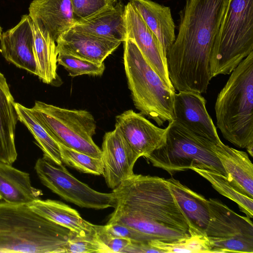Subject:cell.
<instances>
[{"label":"cell","mask_w":253,"mask_h":253,"mask_svg":"<svg viewBox=\"0 0 253 253\" xmlns=\"http://www.w3.org/2000/svg\"><path fill=\"white\" fill-rule=\"evenodd\" d=\"M230 0H186L179 12L178 33L167 54L175 90L202 94L212 79L210 60L213 42Z\"/></svg>","instance_id":"1"},{"label":"cell","mask_w":253,"mask_h":253,"mask_svg":"<svg viewBox=\"0 0 253 253\" xmlns=\"http://www.w3.org/2000/svg\"><path fill=\"white\" fill-rule=\"evenodd\" d=\"M114 210L107 223L125 224L148 242H171L190 235L189 223L166 179L134 174L112 191Z\"/></svg>","instance_id":"2"},{"label":"cell","mask_w":253,"mask_h":253,"mask_svg":"<svg viewBox=\"0 0 253 253\" xmlns=\"http://www.w3.org/2000/svg\"><path fill=\"white\" fill-rule=\"evenodd\" d=\"M74 233L27 205L0 200V253H64Z\"/></svg>","instance_id":"3"},{"label":"cell","mask_w":253,"mask_h":253,"mask_svg":"<svg viewBox=\"0 0 253 253\" xmlns=\"http://www.w3.org/2000/svg\"><path fill=\"white\" fill-rule=\"evenodd\" d=\"M230 74L215 103L216 125L224 139L246 148L253 145V52Z\"/></svg>","instance_id":"4"},{"label":"cell","mask_w":253,"mask_h":253,"mask_svg":"<svg viewBox=\"0 0 253 253\" xmlns=\"http://www.w3.org/2000/svg\"><path fill=\"white\" fill-rule=\"evenodd\" d=\"M123 42L124 68L134 106L159 126L172 121L175 89L151 68L132 40Z\"/></svg>","instance_id":"5"},{"label":"cell","mask_w":253,"mask_h":253,"mask_svg":"<svg viewBox=\"0 0 253 253\" xmlns=\"http://www.w3.org/2000/svg\"><path fill=\"white\" fill-rule=\"evenodd\" d=\"M165 143L145 157L154 167L172 176L195 167L227 174L215 153L216 141L198 135L173 121L169 123Z\"/></svg>","instance_id":"6"},{"label":"cell","mask_w":253,"mask_h":253,"mask_svg":"<svg viewBox=\"0 0 253 253\" xmlns=\"http://www.w3.org/2000/svg\"><path fill=\"white\" fill-rule=\"evenodd\" d=\"M253 52V0H230L210 60L211 78L229 75Z\"/></svg>","instance_id":"7"},{"label":"cell","mask_w":253,"mask_h":253,"mask_svg":"<svg viewBox=\"0 0 253 253\" xmlns=\"http://www.w3.org/2000/svg\"><path fill=\"white\" fill-rule=\"evenodd\" d=\"M41 124L58 143L93 157L101 158L95 143L96 124L86 110L69 109L36 101L30 108Z\"/></svg>","instance_id":"8"},{"label":"cell","mask_w":253,"mask_h":253,"mask_svg":"<svg viewBox=\"0 0 253 253\" xmlns=\"http://www.w3.org/2000/svg\"><path fill=\"white\" fill-rule=\"evenodd\" d=\"M210 218L206 230L211 253H253V224L217 199L209 200Z\"/></svg>","instance_id":"9"},{"label":"cell","mask_w":253,"mask_h":253,"mask_svg":"<svg viewBox=\"0 0 253 253\" xmlns=\"http://www.w3.org/2000/svg\"><path fill=\"white\" fill-rule=\"evenodd\" d=\"M35 170L42 183L64 200L81 208L103 210L115 206L112 192L97 191L80 181L62 164L44 158L37 160Z\"/></svg>","instance_id":"10"},{"label":"cell","mask_w":253,"mask_h":253,"mask_svg":"<svg viewBox=\"0 0 253 253\" xmlns=\"http://www.w3.org/2000/svg\"><path fill=\"white\" fill-rule=\"evenodd\" d=\"M103 176L112 190L134 173V166L140 158L132 150L119 127L104 135L101 148Z\"/></svg>","instance_id":"11"},{"label":"cell","mask_w":253,"mask_h":253,"mask_svg":"<svg viewBox=\"0 0 253 253\" xmlns=\"http://www.w3.org/2000/svg\"><path fill=\"white\" fill-rule=\"evenodd\" d=\"M124 18L126 38L135 42L151 68L170 88L174 89L169 75L167 57L160 42L129 1L125 6Z\"/></svg>","instance_id":"12"},{"label":"cell","mask_w":253,"mask_h":253,"mask_svg":"<svg viewBox=\"0 0 253 253\" xmlns=\"http://www.w3.org/2000/svg\"><path fill=\"white\" fill-rule=\"evenodd\" d=\"M115 126L134 152L145 157L165 143L168 128H160L140 113L126 110L116 117Z\"/></svg>","instance_id":"13"},{"label":"cell","mask_w":253,"mask_h":253,"mask_svg":"<svg viewBox=\"0 0 253 253\" xmlns=\"http://www.w3.org/2000/svg\"><path fill=\"white\" fill-rule=\"evenodd\" d=\"M172 121L198 135L220 141L216 128L206 108V100L196 92L180 91L175 94Z\"/></svg>","instance_id":"14"},{"label":"cell","mask_w":253,"mask_h":253,"mask_svg":"<svg viewBox=\"0 0 253 253\" xmlns=\"http://www.w3.org/2000/svg\"><path fill=\"white\" fill-rule=\"evenodd\" d=\"M0 42V51L8 62L36 75L33 22L29 15H23L15 26L2 33Z\"/></svg>","instance_id":"15"},{"label":"cell","mask_w":253,"mask_h":253,"mask_svg":"<svg viewBox=\"0 0 253 253\" xmlns=\"http://www.w3.org/2000/svg\"><path fill=\"white\" fill-rule=\"evenodd\" d=\"M121 43L70 28L56 40V51L57 54L103 63Z\"/></svg>","instance_id":"16"},{"label":"cell","mask_w":253,"mask_h":253,"mask_svg":"<svg viewBox=\"0 0 253 253\" xmlns=\"http://www.w3.org/2000/svg\"><path fill=\"white\" fill-rule=\"evenodd\" d=\"M29 11L34 24L55 42L77 22L71 0H33Z\"/></svg>","instance_id":"17"},{"label":"cell","mask_w":253,"mask_h":253,"mask_svg":"<svg viewBox=\"0 0 253 253\" xmlns=\"http://www.w3.org/2000/svg\"><path fill=\"white\" fill-rule=\"evenodd\" d=\"M125 6L121 2L86 19L77 21L71 28L75 30L112 41L123 42L126 38Z\"/></svg>","instance_id":"18"},{"label":"cell","mask_w":253,"mask_h":253,"mask_svg":"<svg viewBox=\"0 0 253 253\" xmlns=\"http://www.w3.org/2000/svg\"><path fill=\"white\" fill-rule=\"evenodd\" d=\"M15 104L6 80L0 72V162L10 165L17 158L15 136L18 118Z\"/></svg>","instance_id":"19"},{"label":"cell","mask_w":253,"mask_h":253,"mask_svg":"<svg viewBox=\"0 0 253 253\" xmlns=\"http://www.w3.org/2000/svg\"><path fill=\"white\" fill-rule=\"evenodd\" d=\"M166 181L189 221L190 234L206 235L210 218L209 200L174 178Z\"/></svg>","instance_id":"20"},{"label":"cell","mask_w":253,"mask_h":253,"mask_svg":"<svg viewBox=\"0 0 253 253\" xmlns=\"http://www.w3.org/2000/svg\"><path fill=\"white\" fill-rule=\"evenodd\" d=\"M134 9L160 42L167 57L175 41V25L171 9L152 0H129Z\"/></svg>","instance_id":"21"},{"label":"cell","mask_w":253,"mask_h":253,"mask_svg":"<svg viewBox=\"0 0 253 253\" xmlns=\"http://www.w3.org/2000/svg\"><path fill=\"white\" fill-rule=\"evenodd\" d=\"M215 153L229 181L243 194L253 198V165L247 153L222 141L217 145Z\"/></svg>","instance_id":"22"},{"label":"cell","mask_w":253,"mask_h":253,"mask_svg":"<svg viewBox=\"0 0 253 253\" xmlns=\"http://www.w3.org/2000/svg\"><path fill=\"white\" fill-rule=\"evenodd\" d=\"M42 192L34 187L29 174L0 162V198L10 204L29 205L40 199Z\"/></svg>","instance_id":"23"},{"label":"cell","mask_w":253,"mask_h":253,"mask_svg":"<svg viewBox=\"0 0 253 253\" xmlns=\"http://www.w3.org/2000/svg\"><path fill=\"white\" fill-rule=\"evenodd\" d=\"M28 206L38 214L78 235L96 231V225L84 220L77 211L59 201L40 199Z\"/></svg>","instance_id":"24"},{"label":"cell","mask_w":253,"mask_h":253,"mask_svg":"<svg viewBox=\"0 0 253 253\" xmlns=\"http://www.w3.org/2000/svg\"><path fill=\"white\" fill-rule=\"evenodd\" d=\"M34 56L36 75L44 83L51 84L58 79L56 42L45 31L33 23Z\"/></svg>","instance_id":"25"},{"label":"cell","mask_w":253,"mask_h":253,"mask_svg":"<svg viewBox=\"0 0 253 253\" xmlns=\"http://www.w3.org/2000/svg\"><path fill=\"white\" fill-rule=\"evenodd\" d=\"M16 110L18 120L31 132L36 143L43 152V158L57 165L62 162L59 146L38 119L32 113L31 109L16 103Z\"/></svg>","instance_id":"26"},{"label":"cell","mask_w":253,"mask_h":253,"mask_svg":"<svg viewBox=\"0 0 253 253\" xmlns=\"http://www.w3.org/2000/svg\"><path fill=\"white\" fill-rule=\"evenodd\" d=\"M208 180L219 193L235 202L246 216L253 217V198L236 189L226 175L213 170L192 168L190 169Z\"/></svg>","instance_id":"27"},{"label":"cell","mask_w":253,"mask_h":253,"mask_svg":"<svg viewBox=\"0 0 253 253\" xmlns=\"http://www.w3.org/2000/svg\"><path fill=\"white\" fill-rule=\"evenodd\" d=\"M58 143L62 163L83 173L103 175L104 166L101 158L93 157Z\"/></svg>","instance_id":"28"},{"label":"cell","mask_w":253,"mask_h":253,"mask_svg":"<svg viewBox=\"0 0 253 253\" xmlns=\"http://www.w3.org/2000/svg\"><path fill=\"white\" fill-rule=\"evenodd\" d=\"M148 243L162 253H211L205 234L191 233L187 237L171 242L153 241Z\"/></svg>","instance_id":"29"},{"label":"cell","mask_w":253,"mask_h":253,"mask_svg":"<svg viewBox=\"0 0 253 253\" xmlns=\"http://www.w3.org/2000/svg\"><path fill=\"white\" fill-rule=\"evenodd\" d=\"M57 61L72 77L83 75L101 76L105 69L103 63H95L65 54H58Z\"/></svg>","instance_id":"30"},{"label":"cell","mask_w":253,"mask_h":253,"mask_svg":"<svg viewBox=\"0 0 253 253\" xmlns=\"http://www.w3.org/2000/svg\"><path fill=\"white\" fill-rule=\"evenodd\" d=\"M97 226V225H96ZM66 253H111L101 240L97 231L85 235L74 233L64 247Z\"/></svg>","instance_id":"31"},{"label":"cell","mask_w":253,"mask_h":253,"mask_svg":"<svg viewBox=\"0 0 253 253\" xmlns=\"http://www.w3.org/2000/svg\"><path fill=\"white\" fill-rule=\"evenodd\" d=\"M75 18L77 21L86 19L108 7L117 0H71Z\"/></svg>","instance_id":"32"},{"label":"cell","mask_w":253,"mask_h":253,"mask_svg":"<svg viewBox=\"0 0 253 253\" xmlns=\"http://www.w3.org/2000/svg\"><path fill=\"white\" fill-rule=\"evenodd\" d=\"M101 228L109 236L126 238L134 242L148 243L142 233L122 223H107L105 225H101Z\"/></svg>","instance_id":"33"},{"label":"cell","mask_w":253,"mask_h":253,"mask_svg":"<svg viewBox=\"0 0 253 253\" xmlns=\"http://www.w3.org/2000/svg\"><path fill=\"white\" fill-rule=\"evenodd\" d=\"M96 231L101 240L106 245L111 253H124L125 250L131 243L130 240L126 238L107 236L102 231L101 225H97Z\"/></svg>","instance_id":"34"},{"label":"cell","mask_w":253,"mask_h":253,"mask_svg":"<svg viewBox=\"0 0 253 253\" xmlns=\"http://www.w3.org/2000/svg\"><path fill=\"white\" fill-rule=\"evenodd\" d=\"M162 253L160 250L152 247L148 243L131 242L125 250L124 253Z\"/></svg>","instance_id":"35"},{"label":"cell","mask_w":253,"mask_h":253,"mask_svg":"<svg viewBox=\"0 0 253 253\" xmlns=\"http://www.w3.org/2000/svg\"><path fill=\"white\" fill-rule=\"evenodd\" d=\"M248 151V152L249 153L250 156L253 157V145H250L248 146L246 148Z\"/></svg>","instance_id":"36"},{"label":"cell","mask_w":253,"mask_h":253,"mask_svg":"<svg viewBox=\"0 0 253 253\" xmlns=\"http://www.w3.org/2000/svg\"><path fill=\"white\" fill-rule=\"evenodd\" d=\"M1 34H2V29H1V27L0 26V36L1 35Z\"/></svg>","instance_id":"37"},{"label":"cell","mask_w":253,"mask_h":253,"mask_svg":"<svg viewBox=\"0 0 253 253\" xmlns=\"http://www.w3.org/2000/svg\"><path fill=\"white\" fill-rule=\"evenodd\" d=\"M0 200H1L0 198Z\"/></svg>","instance_id":"38"}]
</instances>
